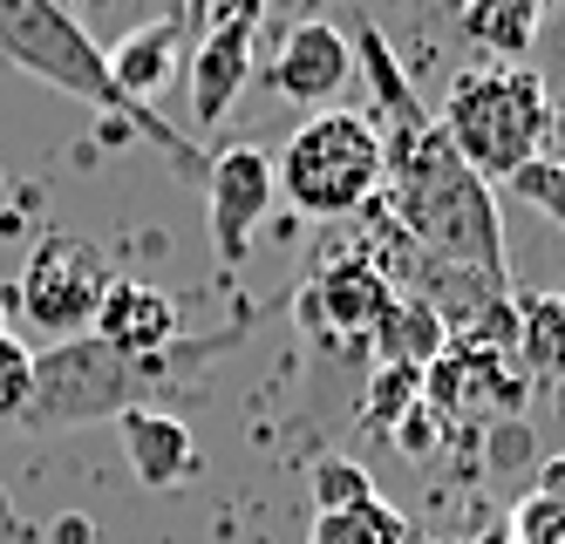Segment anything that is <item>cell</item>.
Returning <instances> with one entry per match:
<instances>
[{
  "mask_svg": "<svg viewBox=\"0 0 565 544\" xmlns=\"http://www.w3.org/2000/svg\"><path fill=\"white\" fill-rule=\"evenodd\" d=\"M369 348L382 367H409V374H429V361L450 348V327H443L423 300H402L395 292V307L382 313V327L369 333Z\"/></svg>",
  "mask_w": 565,
  "mask_h": 544,
  "instance_id": "cell-15",
  "label": "cell"
},
{
  "mask_svg": "<svg viewBox=\"0 0 565 544\" xmlns=\"http://www.w3.org/2000/svg\"><path fill=\"white\" fill-rule=\"evenodd\" d=\"M246 327H225V333H205V341H184L164 348V354H116L103 348L96 333H75V341H55L34 354V395H28V415L21 429H83V423H116L130 408H150L157 395L184 388L205 361H218Z\"/></svg>",
  "mask_w": 565,
  "mask_h": 544,
  "instance_id": "cell-2",
  "label": "cell"
},
{
  "mask_svg": "<svg viewBox=\"0 0 565 544\" xmlns=\"http://www.w3.org/2000/svg\"><path fill=\"white\" fill-rule=\"evenodd\" d=\"M416 408H423V374H409V367H375L369 402H361V423H369L375 436H388V442H395V429L409 423Z\"/></svg>",
  "mask_w": 565,
  "mask_h": 544,
  "instance_id": "cell-18",
  "label": "cell"
},
{
  "mask_svg": "<svg viewBox=\"0 0 565 544\" xmlns=\"http://www.w3.org/2000/svg\"><path fill=\"white\" fill-rule=\"evenodd\" d=\"M300 307H307L313 327H328L334 341H369V333L382 327V313L395 307V286H388V273L369 253H348V259H328L313 273Z\"/></svg>",
  "mask_w": 565,
  "mask_h": 544,
  "instance_id": "cell-8",
  "label": "cell"
},
{
  "mask_svg": "<svg viewBox=\"0 0 565 544\" xmlns=\"http://www.w3.org/2000/svg\"><path fill=\"white\" fill-rule=\"evenodd\" d=\"M354 75L375 96V137H382V191H388V225L423 245V253L450 259L463 273L504 279L511 286V253H504V218L498 198L470 163L457 157V143L443 137L436 109H423V96L409 89L395 49L361 28L354 34Z\"/></svg>",
  "mask_w": 565,
  "mask_h": 544,
  "instance_id": "cell-1",
  "label": "cell"
},
{
  "mask_svg": "<svg viewBox=\"0 0 565 544\" xmlns=\"http://www.w3.org/2000/svg\"><path fill=\"white\" fill-rule=\"evenodd\" d=\"M354 82V41L334 28V21H300L273 55V89L300 103V109H320L334 103L341 89Z\"/></svg>",
  "mask_w": 565,
  "mask_h": 544,
  "instance_id": "cell-10",
  "label": "cell"
},
{
  "mask_svg": "<svg viewBox=\"0 0 565 544\" xmlns=\"http://www.w3.org/2000/svg\"><path fill=\"white\" fill-rule=\"evenodd\" d=\"M273 191H279L273 157L253 150V143H232L205 163V212H212V245H218L225 266H246L253 232L273 212Z\"/></svg>",
  "mask_w": 565,
  "mask_h": 544,
  "instance_id": "cell-7",
  "label": "cell"
},
{
  "mask_svg": "<svg viewBox=\"0 0 565 544\" xmlns=\"http://www.w3.org/2000/svg\"><path fill=\"white\" fill-rule=\"evenodd\" d=\"M103 292H109V259H103V245H89L83 232H49V238L28 253L14 300H21V320L42 327L49 348H55V341H75V333L96 327Z\"/></svg>",
  "mask_w": 565,
  "mask_h": 544,
  "instance_id": "cell-5",
  "label": "cell"
},
{
  "mask_svg": "<svg viewBox=\"0 0 565 544\" xmlns=\"http://www.w3.org/2000/svg\"><path fill=\"white\" fill-rule=\"evenodd\" d=\"M28 395H34V348L0 333V423H21Z\"/></svg>",
  "mask_w": 565,
  "mask_h": 544,
  "instance_id": "cell-21",
  "label": "cell"
},
{
  "mask_svg": "<svg viewBox=\"0 0 565 544\" xmlns=\"http://www.w3.org/2000/svg\"><path fill=\"white\" fill-rule=\"evenodd\" d=\"M0 333H8V286H0Z\"/></svg>",
  "mask_w": 565,
  "mask_h": 544,
  "instance_id": "cell-23",
  "label": "cell"
},
{
  "mask_svg": "<svg viewBox=\"0 0 565 544\" xmlns=\"http://www.w3.org/2000/svg\"><path fill=\"white\" fill-rule=\"evenodd\" d=\"M511 191L565 232V157H532V163H524V171L511 178Z\"/></svg>",
  "mask_w": 565,
  "mask_h": 544,
  "instance_id": "cell-20",
  "label": "cell"
},
{
  "mask_svg": "<svg viewBox=\"0 0 565 544\" xmlns=\"http://www.w3.org/2000/svg\"><path fill=\"white\" fill-rule=\"evenodd\" d=\"M457 28L491 62H518L545 28V0H457Z\"/></svg>",
  "mask_w": 565,
  "mask_h": 544,
  "instance_id": "cell-14",
  "label": "cell"
},
{
  "mask_svg": "<svg viewBox=\"0 0 565 544\" xmlns=\"http://www.w3.org/2000/svg\"><path fill=\"white\" fill-rule=\"evenodd\" d=\"M89 333L116 354H164V348L184 341V313H178L171 292L150 286V279H109Z\"/></svg>",
  "mask_w": 565,
  "mask_h": 544,
  "instance_id": "cell-11",
  "label": "cell"
},
{
  "mask_svg": "<svg viewBox=\"0 0 565 544\" xmlns=\"http://www.w3.org/2000/svg\"><path fill=\"white\" fill-rule=\"evenodd\" d=\"M532 497H545L552 511H565V456H552V463L539 470V483H532Z\"/></svg>",
  "mask_w": 565,
  "mask_h": 544,
  "instance_id": "cell-22",
  "label": "cell"
},
{
  "mask_svg": "<svg viewBox=\"0 0 565 544\" xmlns=\"http://www.w3.org/2000/svg\"><path fill=\"white\" fill-rule=\"evenodd\" d=\"M279 191L294 198L300 218H354L361 204L382 191V137L369 116L354 109H320L300 122L294 143L273 163Z\"/></svg>",
  "mask_w": 565,
  "mask_h": 544,
  "instance_id": "cell-4",
  "label": "cell"
},
{
  "mask_svg": "<svg viewBox=\"0 0 565 544\" xmlns=\"http://www.w3.org/2000/svg\"><path fill=\"white\" fill-rule=\"evenodd\" d=\"M103 62H109V82H116V96L124 103H137V109H150V96H164L171 89V75L184 68V21H143V28H130L116 49H103Z\"/></svg>",
  "mask_w": 565,
  "mask_h": 544,
  "instance_id": "cell-12",
  "label": "cell"
},
{
  "mask_svg": "<svg viewBox=\"0 0 565 544\" xmlns=\"http://www.w3.org/2000/svg\"><path fill=\"white\" fill-rule=\"evenodd\" d=\"M307 544H416V531L395 504L369 497V504H348V511H313Z\"/></svg>",
  "mask_w": 565,
  "mask_h": 544,
  "instance_id": "cell-17",
  "label": "cell"
},
{
  "mask_svg": "<svg viewBox=\"0 0 565 544\" xmlns=\"http://www.w3.org/2000/svg\"><path fill=\"white\" fill-rule=\"evenodd\" d=\"M443 137L457 143V157L491 184V178H518L532 157H545L552 137V89L539 68L524 62H483L470 75L450 82V96L436 109Z\"/></svg>",
  "mask_w": 565,
  "mask_h": 544,
  "instance_id": "cell-3",
  "label": "cell"
},
{
  "mask_svg": "<svg viewBox=\"0 0 565 544\" xmlns=\"http://www.w3.org/2000/svg\"><path fill=\"white\" fill-rule=\"evenodd\" d=\"M116 436H124V456H130V470H137L143 490H171L178 477L198 470L191 429L178 423V415H164V408H130V415H116Z\"/></svg>",
  "mask_w": 565,
  "mask_h": 544,
  "instance_id": "cell-13",
  "label": "cell"
},
{
  "mask_svg": "<svg viewBox=\"0 0 565 544\" xmlns=\"http://www.w3.org/2000/svg\"><path fill=\"white\" fill-rule=\"evenodd\" d=\"M266 14H238V21H205L191 49V122L212 130L225 122V109L238 103V89L253 82V34Z\"/></svg>",
  "mask_w": 565,
  "mask_h": 544,
  "instance_id": "cell-9",
  "label": "cell"
},
{
  "mask_svg": "<svg viewBox=\"0 0 565 544\" xmlns=\"http://www.w3.org/2000/svg\"><path fill=\"white\" fill-rule=\"evenodd\" d=\"M524 395H532V374L511 348L491 341H450L423 374V408L436 423H498L524 408Z\"/></svg>",
  "mask_w": 565,
  "mask_h": 544,
  "instance_id": "cell-6",
  "label": "cell"
},
{
  "mask_svg": "<svg viewBox=\"0 0 565 544\" xmlns=\"http://www.w3.org/2000/svg\"><path fill=\"white\" fill-rule=\"evenodd\" d=\"M524 374H565V292H524L518 300V341H511Z\"/></svg>",
  "mask_w": 565,
  "mask_h": 544,
  "instance_id": "cell-16",
  "label": "cell"
},
{
  "mask_svg": "<svg viewBox=\"0 0 565 544\" xmlns=\"http://www.w3.org/2000/svg\"><path fill=\"white\" fill-rule=\"evenodd\" d=\"M369 497H375V477L361 463H348V456H320L313 463V504L320 511H348V504H369Z\"/></svg>",
  "mask_w": 565,
  "mask_h": 544,
  "instance_id": "cell-19",
  "label": "cell"
}]
</instances>
